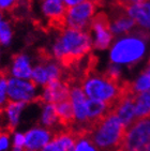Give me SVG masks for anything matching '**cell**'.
I'll use <instances>...</instances> for the list:
<instances>
[{
  "label": "cell",
  "mask_w": 150,
  "mask_h": 151,
  "mask_svg": "<svg viewBox=\"0 0 150 151\" xmlns=\"http://www.w3.org/2000/svg\"><path fill=\"white\" fill-rule=\"evenodd\" d=\"M92 46L89 31L63 27L52 44L50 55L61 65L71 67L86 57Z\"/></svg>",
  "instance_id": "obj_1"
},
{
  "label": "cell",
  "mask_w": 150,
  "mask_h": 151,
  "mask_svg": "<svg viewBox=\"0 0 150 151\" xmlns=\"http://www.w3.org/2000/svg\"><path fill=\"white\" fill-rule=\"evenodd\" d=\"M125 81L116 79L106 72L98 73L94 69L86 71L81 81V87L89 99L106 103L114 109L123 90Z\"/></svg>",
  "instance_id": "obj_2"
},
{
  "label": "cell",
  "mask_w": 150,
  "mask_h": 151,
  "mask_svg": "<svg viewBox=\"0 0 150 151\" xmlns=\"http://www.w3.org/2000/svg\"><path fill=\"white\" fill-rule=\"evenodd\" d=\"M128 128L114 111H110L97 123L88 135L100 151H116L121 146Z\"/></svg>",
  "instance_id": "obj_3"
},
{
  "label": "cell",
  "mask_w": 150,
  "mask_h": 151,
  "mask_svg": "<svg viewBox=\"0 0 150 151\" xmlns=\"http://www.w3.org/2000/svg\"><path fill=\"white\" fill-rule=\"evenodd\" d=\"M137 33V37H127L121 40H119L117 43L112 46L110 50V60L112 63L121 64V63H134L143 57L145 52V42L141 39L143 37Z\"/></svg>",
  "instance_id": "obj_4"
},
{
  "label": "cell",
  "mask_w": 150,
  "mask_h": 151,
  "mask_svg": "<svg viewBox=\"0 0 150 151\" xmlns=\"http://www.w3.org/2000/svg\"><path fill=\"white\" fill-rule=\"evenodd\" d=\"M102 0H86L77 6L68 8L63 18L64 27L77 30H87L90 28L95 11L101 4Z\"/></svg>",
  "instance_id": "obj_5"
},
{
  "label": "cell",
  "mask_w": 150,
  "mask_h": 151,
  "mask_svg": "<svg viewBox=\"0 0 150 151\" xmlns=\"http://www.w3.org/2000/svg\"><path fill=\"white\" fill-rule=\"evenodd\" d=\"M150 142V119L139 120L128 129L121 146L116 151H143Z\"/></svg>",
  "instance_id": "obj_6"
},
{
  "label": "cell",
  "mask_w": 150,
  "mask_h": 151,
  "mask_svg": "<svg viewBox=\"0 0 150 151\" xmlns=\"http://www.w3.org/2000/svg\"><path fill=\"white\" fill-rule=\"evenodd\" d=\"M62 76V65L54 58L39 61L33 67L31 81L38 87H45L53 81H60Z\"/></svg>",
  "instance_id": "obj_7"
},
{
  "label": "cell",
  "mask_w": 150,
  "mask_h": 151,
  "mask_svg": "<svg viewBox=\"0 0 150 151\" xmlns=\"http://www.w3.org/2000/svg\"><path fill=\"white\" fill-rule=\"evenodd\" d=\"M38 86L31 79L9 77L8 98L10 101L31 103L38 99Z\"/></svg>",
  "instance_id": "obj_8"
},
{
  "label": "cell",
  "mask_w": 150,
  "mask_h": 151,
  "mask_svg": "<svg viewBox=\"0 0 150 151\" xmlns=\"http://www.w3.org/2000/svg\"><path fill=\"white\" fill-rule=\"evenodd\" d=\"M90 35L95 50H106L112 39L110 20L105 13H99L93 18L90 26Z\"/></svg>",
  "instance_id": "obj_9"
},
{
  "label": "cell",
  "mask_w": 150,
  "mask_h": 151,
  "mask_svg": "<svg viewBox=\"0 0 150 151\" xmlns=\"http://www.w3.org/2000/svg\"><path fill=\"white\" fill-rule=\"evenodd\" d=\"M71 99V86L66 81H56L43 87L35 102L40 104H57Z\"/></svg>",
  "instance_id": "obj_10"
},
{
  "label": "cell",
  "mask_w": 150,
  "mask_h": 151,
  "mask_svg": "<svg viewBox=\"0 0 150 151\" xmlns=\"http://www.w3.org/2000/svg\"><path fill=\"white\" fill-rule=\"evenodd\" d=\"M71 102L74 108L76 125L74 129H85L88 125V111H87V96L81 86H71Z\"/></svg>",
  "instance_id": "obj_11"
},
{
  "label": "cell",
  "mask_w": 150,
  "mask_h": 151,
  "mask_svg": "<svg viewBox=\"0 0 150 151\" xmlns=\"http://www.w3.org/2000/svg\"><path fill=\"white\" fill-rule=\"evenodd\" d=\"M31 57L26 52H19L13 56L8 69V74L10 77L19 79H31L32 71H33Z\"/></svg>",
  "instance_id": "obj_12"
},
{
  "label": "cell",
  "mask_w": 150,
  "mask_h": 151,
  "mask_svg": "<svg viewBox=\"0 0 150 151\" xmlns=\"http://www.w3.org/2000/svg\"><path fill=\"white\" fill-rule=\"evenodd\" d=\"M76 135L73 129L61 130L54 133V138L49 142L42 151H75L76 146Z\"/></svg>",
  "instance_id": "obj_13"
},
{
  "label": "cell",
  "mask_w": 150,
  "mask_h": 151,
  "mask_svg": "<svg viewBox=\"0 0 150 151\" xmlns=\"http://www.w3.org/2000/svg\"><path fill=\"white\" fill-rule=\"evenodd\" d=\"M40 3V13L46 20L50 23L63 24V18L66 16V8L63 0H42Z\"/></svg>",
  "instance_id": "obj_14"
},
{
  "label": "cell",
  "mask_w": 150,
  "mask_h": 151,
  "mask_svg": "<svg viewBox=\"0 0 150 151\" xmlns=\"http://www.w3.org/2000/svg\"><path fill=\"white\" fill-rule=\"evenodd\" d=\"M112 13H114V18L110 22L112 32L114 33L127 32L134 26L135 20L128 14L125 9L121 4H119L117 1H115V6L112 8Z\"/></svg>",
  "instance_id": "obj_15"
},
{
  "label": "cell",
  "mask_w": 150,
  "mask_h": 151,
  "mask_svg": "<svg viewBox=\"0 0 150 151\" xmlns=\"http://www.w3.org/2000/svg\"><path fill=\"white\" fill-rule=\"evenodd\" d=\"M119 4L123 6L128 14L130 15L136 23H138L141 27L150 29V3L141 2L135 4H124L121 0H116Z\"/></svg>",
  "instance_id": "obj_16"
},
{
  "label": "cell",
  "mask_w": 150,
  "mask_h": 151,
  "mask_svg": "<svg viewBox=\"0 0 150 151\" xmlns=\"http://www.w3.org/2000/svg\"><path fill=\"white\" fill-rule=\"evenodd\" d=\"M50 136H52V131H49L47 129H32L25 134V137H26L25 147L28 150L37 151L38 149L45 147L48 144Z\"/></svg>",
  "instance_id": "obj_17"
},
{
  "label": "cell",
  "mask_w": 150,
  "mask_h": 151,
  "mask_svg": "<svg viewBox=\"0 0 150 151\" xmlns=\"http://www.w3.org/2000/svg\"><path fill=\"white\" fill-rule=\"evenodd\" d=\"M145 119H150V90L138 93L136 96L134 122Z\"/></svg>",
  "instance_id": "obj_18"
},
{
  "label": "cell",
  "mask_w": 150,
  "mask_h": 151,
  "mask_svg": "<svg viewBox=\"0 0 150 151\" xmlns=\"http://www.w3.org/2000/svg\"><path fill=\"white\" fill-rule=\"evenodd\" d=\"M26 102H14V101H8L6 108H4V113L8 116V129L10 131L13 132L15 130V127L17 125L18 119H19V115L24 107L26 106Z\"/></svg>",
  "instance_id": "obj_19"
},
{
  "label": "cell",
  "mask_w": 150,
  "mask_h": 151,
  "mask_svg": "<svg viewBox=\"0 0 150 151\" xmlns=\"http://www.w3.org/2000/svg\"><path fill=\"white\" fill-rule=\"evenodd\" d=\"M41 121H42L44 127H46L47 130H49V131H52V129L55 128L56 124H59L55 104H44Z\"/></svg>",
  "instance_id": "obj_20"
},
{
  "label": "cell",
  "mask_w": 150,
  "mask_h": 151,
  "mask_svg": "<svg viewBox=\"0 0 150 151\" xmlns=\"http://www.w3.org/2000/svg\"><path fill=\"white\" fill-rule=\"evenodd\" d=\"M8 83L9 77L3 72H0V115H3L9 98H8Z\"/></svg>",
  "instance_id": "obj_21"
},
{
  "label": "cell",
  "mask_w": 150,
  "mask_h": 151,
  "mask_svg": "<svg viewBox=\"0 0 150 151\" xmlns=\"http://www.w3.org/2000/svg\"><path fill=\"white\" fill-rule=\"evenodd\" d=\"M14 38V30L11 24L6 20L0 28V47H8L13 42Z\"/></svg>",
  "instance_id": "obj_22"
},
{
  "label": "cell",
  "mask_w": 150,
  "mask_h": 151,
  "mask_svg": "<svg viewBox=\"0 0 150 151\" xmlns=\"http://www.w3.org/2000/svg\"><path fill=\"white\" fill-rule=\"evenodd\" d=\"M95 147L93 145V142L89 139V137H83L79 138L76 142V146H75V151H97Z\"/></svg>",
  "instance_id": "obj_23"
},
{
  "label": "cell",
  "mask_w": 150,
  "mask_h": 151,
  "mask_svg": "<svg viewBox=\"0 0 150 151\" xmlns=\"http://www.w3.org/2000/svg\"><path fill=\"white\" fill-rule=\"evenodd\" d=\"M22 0H0V11H9L12 10Z\"/></svg>",
  "instance_id": "obj_24"
},
{
  "label": "cell",
  "mask_w": 150,
  "mask_h": 151,
  "mask_svg": "<svg viewBox=\"0 0 150 151\" xmlns=\"http://www.w3.org/2000/svg\"><path fill=\"white\" fill-rule=\"evenodd\" d=\"M25 142H26V137L25 134L17 133L14 137V144H13V148L23 149L25 147Z\"/></svg>",
  "instance_id": "obj_25"
},
{
  "label": "cell",
  "mask_w": 150,
  "mask_h": 151,
  "mask_svg": "<svg viewBox=\"0 0 150 151\" xmlns=\"http://www.w3.org/2000/svg\"><path fill=\"white\" fill-rule=\"evenodd\" d=\"M86 0H63V2L66 3V8H72V6H75L79 4V3L84 2Z\"/></svg>",
  "instance_id": "obj_26"
},
{
  "label": "cell",
  "mask_w": 150,
  "mask_h": 151,
  "mask_svg": "<svg viewBox=\"0 0 150 151\" xmlns=\"http://www.w3.org/2000/svg\"><path fill=\"white\" fill-rule=\"evenodd\" d=\"M6 20L4 19V17H3V15H2V13H1V12H0V28H1V27H2V25L4 23H6Z\"/></svg>",
  "instance_id": "obj_27"
},
{
  "label": "cell",
  "mask_w": 150,
  "mask_h": 151,
  "mask_svg": "<svg viewBox=\"0 0 150 151\" xmlns=\"http://www.w3.org/2000/svg\"><path fill=\"white\" fill-rule=\"evenodd\" d=\"M144 72H145V73H147L148 75L150 76V60H149V64H148V68L144 71Z\"/></svg>",
  "instance_id": "obj_28"
},
{
  "label": "cell",
  "mask_w": 150,
  "mask_h": 151,
  "mask_svg": "<svg viewBox=\"0 0 150 151\" xmlns=\"http://www.w3.org/2000/svg\"><path fill=\"white\" fill-rule=\"evenodd\" d=\"M143 151H150V142L148 144L147 146H146V147H145V149Z\"/></svg>",
  "instance_id": "obj_29"
},
{
  "label": "cell",
  "mask_w": 150,
  "mask_h": 151,
  "mask_svg": "<svg viewBox=\"0 0 150 151\" xmlns=\"http://www.w3.org/2000/svg\"><path fill=\"white\" fill-rule=\"evenodd\" d=\"M37 1H38V2H41V1H42V0H37Z\"/></svg>",
  "instance_id": "obj_30"
},
{
  "label": "cell",
  "mask_w": 150,
  "mask_h": 151,
  "mask_svg": "<svg viewBox=\"0 0 150 151\" xmlns=\"http://www.w3.org/2000/svg\"><path fill=\"white\" fill-rule=\"evenodd\" d=\"M0 57H1V48H0Z\"/></svg>",
  "instance_id": "obj_31"
}]
</instances>
